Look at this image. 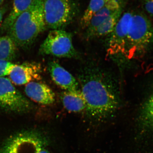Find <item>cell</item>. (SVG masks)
Instances as JSON below:
<instances>
[{
  "label": "cell",
  "mask_w": 153,
  "mask_h": 153,
  "mask_svg": "<svg viewBox=\"0 0 153 153\" xmlns=\"http://www.w3.org/2000/svg\"><path fill=\"white\" fill-rule=\"evenodd\" d=\"M64 107L69 112L78 113L86 109L85 99L80 90L66 91L61 95Z\"/></svg>",
  "instance_id": "obj_13"
},
{
  "label": "cell",
  "mask_w": 153,
  "mask_h": 153,
  "mask_svg": "<svg viewBox=\"0 0 153 153\" xmlns=\"http://www.w3.org/2000/svg\"><path fill=\"white\" fill-rule=\"evenodd\" d=\"M79 11L76 0H44V14L47 27L63 30L74 19Z\"/></svg>",
  "instance_id": "obj_4"
},
{
  "label": "cell",
  "mask_w": 153,
  "mask_h": 153,
  "mask_svg": "<svg viewBox=\"0 0 153 153\" xmlns=\"http://www.w3.org/2000/svg\"><path fill=\"white\" fill-rule=\"evenodd\" d=\"M153 47V27L145 14L134 11L128 35L126 57L137 59L146 55Z\"/></svg>",
  "instance_id": "obj_3"
},
{
  "label": "cell",
  "mask_w": 153,
  "mask_h": 153,
  "mask_svg": "<svg viewBox=\"0 0 153 153\" xmlns=\"http://www.w3.org/2000/svg\"><path fill=\"white\" fill-rule=\"evenodd\" d=\"M140 121L143 127L146 129L153 130V92L143 105Z\"/></svg>",
  "instance_id": "obj_17"
},
{
  "label": "cell",
  "mask_w": 153,
  "mask_h": 153,
  "mask_svg": "<svg viewBox=\"0 0 153 153\" xmlns=\"http://www.w3.org/2000/svg\"><path fill=\"white\" fill-rule=\"evenodd\" d=\"M106 0H90L80 19V26L82 29H86L94 16L104 5Z\"/></svg>",
  "instance_id": "obj_18"
},
{
  "label": "cell",
  "mask_w": 153,
  "mask_h": 153,
  "mask_svg": "<svg viewBox=\"0 0 153 153\" xmlns=\"http://www.w3.org/2000/svg\"><path fill=\"white\" fill-rule=\"evenodd\" d=\"M127 0H106L104 5L94 16L86 28V37L91 38L97 27L115 12L124 9Z\"/></svg>",
  "instance_id": "obj_9"
},
{
  "label": "cell",
  "mask_w": 153,
  "mask_h": 153,
  "mask_svg": "<svg viewBox=\"0 0 153 153\" xmlns=\"http://www.w3.org/2000/svg\"><path fill=\"white\" fill-rule=\"evenodd\" d=\"M41 145V142L38 138L20 135L0 148V153H29L36 150Z\"/></svg>",
  "instance_id": "obj_12"
},
{
  "label": "cell",
  "mask_w": 153,
  "mask_h": 153,
  "mask_svg": "<svg viewBox=\"0 0 153 153\" xmlns=\"http://www.w3.org/2000/svg\"><path fill=\"white\" fill-rule=\"evenodd\" d=\"M25 93L33 101L44 105L53 104L55 101V94L45 83L32 81L26 85Z\"/></svg>",
  "instance_id": "obj_11"
},
{
  "label": "cell",
  "mask_w": 153,
  "mask_h": 153,
  "mask_svg": "<svg viewBox=\"0 0 153 153\" xmlns=\"http://www.w3.org/2000/svg\"><path fill=\"white\" fill-rule=\"evenodd\" d=\"M123 9L115 12L101 23L94 31L91 38L104 36L111 34L122 15Z\"/></svg>",
  "instance_id": "obj_15"
},
{
  "label": "cell",
  "mask_w": 153,
  "mask_h": 153,
  "mask_svg": "<svg viewBox=\"0 0 153 153\" xmlns=\"http://www.w3.org/2000/svg\"><path fill=\"white\" fill-rule=\"evenodd\" d=\"M39 52L42 55L64 58H72L77 55L72 43V34L63 30L50 31L41 44Z\"/></svg>",
  "instance_id": "obj_5"
},
{
  "label": "cell",
  "mask_w": 153,
  "mask_h": 153,
  "mask_svg": "<svg viewBox=\"0 0 153 153\" xmlns=\"http://www.w3.org/2000/svg\"><path fill=\"white\" fill-rule=\"evenodd\" d=\"M34 0H14L12 10L2 24V31H8L16 19L26 11Z\"/></svg>",
  "instance_id": "obj_14"
},
{
  "label": "cell",
  "mask_w": 153,
  "mask_h": 153,
  "mask_svg": "<svg viewBox=\"0 0 153 153\" xmlns=\"http://www.w3.org/2000/svg\"><path fill=\"white\" fill-rule=\"evenodd\" d=\"M31 102L13 85L10 79L0 77V108L16 113L27 112L32 108Z\"/></svg>",
  "instance_id": "obj_6"
},
{
  "label": "cell",
  "mask_w": 153,
  "mask_h": 153,
  "mask_svg": "<svg viewBox=\"0 0 153 153\" xmlns=\"http://www.w3.org/2000/svg\"><path fill=\"white\" fill-rule=\"evenodd\" d=\"M5 13V10L2 8H0V24L1 23L2 21L3 16Z\"/></svg>",
  "instance_id": "obj_22"
},
{
  "label": "cell",
  "mask_w": 153,
  "mask_h": 153,
  "mask_svg": "<svg viewBox=\"0 0 153 153\" xmlns=\"http://www.w3.org/2000/svg\"><path fill=\"white\" fill-rule=\"evenodd\" d=\"M16 65L8 60H0V77L10 75Z\"/></svg>",
  "instance_id": "obj_19"
},
{
  "label": "cell",
  "mask_w": 153,
  "mask_h": 153,
  "mask_svg": "<svg viewBox=\"0 0 153 153\" xmlns=\"http://www.w3.org/2000/svg\"><path fill=\"white\" fill-rule=\"evenodd\" d=\"M81 75L79 80L88 115L98 121L108 118L119 105L118 97L111 79L105 73L95 70Z\"/></svg>",
  "instance_id": "obj_1"
},
{
  "label": "cell",
  "mask_w": 153,
  "mask_h": 153,
  "mask_svg": "<svg viewBox=\"0 0 153 153\" xmlns=\"http://www.w3.org/2000/svg\"><path fill=\"white\" fill-rule=\"evenodd\" d=\"M46 28L44 0H34L29 7L16 19L8 30V36L17 47L27 48Z\"/></svg>",
  "instance_id": "obj_2"
},
{
  "label": "cell",
  "mask_w": 153,
  "mask_h": 153,
  "mask_svg": "<svg viewBox=\"0 0 153 153\" xmlns=\"http://www.w3.org/2000/svg\"><path fill=\"white\" fill-rule=\"evenodd\" d=\"M48 70L54 82L66 91L79 90V83L74 76L55 61L49 62Z\"/></svg>",
  "instance_id": "obj_10"
},
{
  "label": "cell",
  "mask_w": 153,
  "mask_h": 153,
  "mask_svg": "<svg viewBox=\"0 0 153 153\" xmlns=\"http://www.w3.org/2000/svg\"><path fill=\"white\" fill-rule=\"evenodd\" d=\"M42 68L36 62H25L16 64L9 75L11 81L17 85L28 84L41 79Z\"/></svg>",
  "instance_id": "obj_8"
},
{
  "label": "cell",
  "mask_w": 153,
  "mask_h": 153,
  "mask_svg": "<svg viewBox=\"0 0 153 153\" xmlns=\"http://www.w3.org/2000/svg\"><path fill=\"white\" fill-rule=\"evenodd\" d=\"M133 12L128 11L124 13L111 33L107 50L108 55L121 54L126 57L129 26Z\"/></svg>",
  "instance_id": "obj_7"
},
{
  "label": "cell",
  "mask_w": 153,
  "mask_h": 153,
  "mask_svg": "<svg viewBox=\"0 0 153 153\" xmlns=\"http://www.w3.org/2000/svg\"><path fill=\"white\" fill-rule=\"evenodd\" d=\"M36 153H50L49 151L46 149H44V148L42 147V145L40 146L37 149V151Z\"/></svg>",
  "instance_id": "obj_21"
},
{
  "label": "cell",
  "mask_w": 153,
  "mask_h": 153,
  "mask_svg": "<svg viewBox=\"0 0 153 153\" xmlns=\"http://www.w3.org/2000/svg\"><path fill=\"white\" fill-rule=\"evenodd\" d=\"M17 47L9 36L0 37V60H13L16 55Z\"/></svg>",
  "instance_id": "obj_16"
},
{
  "label": "cell",
  "mask_w": 153,
  "mask_h": 153,
  "mask_svg": "<svg viewBox=\"0 0 153 153\" xmlns=\"http://www.w3.org/2000/svg\"><path fill=\"white\" fill-rule=\"evenodd\" d=\"M144 10L153 16V0H141Z\"/></svg>",
  "instance_id": "obj_20"
},
{
  "label": "cell",
  "mask_w": 153,
  "mask_h": 153,
  "mask_svg": "<svg viewBox=\"0 0 153 153\" xmlns=\"http://www.w3.org/2000/svg\"><path fill=\"white\" fill-rule=\"evenodd\" d=\"M4 0H0V5L1 4L4 2Z\"/></svg>",
  "instance_id": "obj_23"
}]
</instances>
